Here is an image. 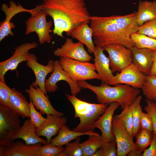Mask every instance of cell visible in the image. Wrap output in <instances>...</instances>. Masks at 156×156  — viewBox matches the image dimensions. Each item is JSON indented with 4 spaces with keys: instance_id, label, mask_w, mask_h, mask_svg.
<instances>
[{
    "instance_id": "16",
    "label": "cell",
    "mask_w": 156,
    "mask_h": 156,
    "mask_svg": "<svg viewBox=\"0 0 156 156\" xmlns=\"http://www.w3.org/2000/svg\"><path fill=\"white\" fill-rule=\"evenodd\" d=\"M120 106L118 102L111 103L107 107L104 113L94 123V127L98 128L101 130V136L105 142L115 141L112 132V121L114 112Z\"/></svg>"
},
{
    "instance_id": "44",
    "label": "cell",
    "mask_w": 156,
    "mask_h": 156,
    "mask_svg": "<svg viewBox=\"0 0 156 156\" xmlns=\"http://www.w3.org/2000/svg\"><path fill=\"white\" fill-rule=\"evenodd\" d=\"M128 156H142V153H140L136 150H133L130 151L128 154Z\"/></svg>"
},
{
    "instance_id": "4",
    "label": "cell",
    "mask_w": 156,
    "mask_h": 156,
    "mask_svg": "<svg viewBox=\"0 0 156 156\" xmlns=\"http://www.w3.org/2000/svg\"><path fill=\"white\" fill-rule=\"evenodd\" d=\"M65 95L74 108L75 117L79 118L80 120L77 127L72 130L79 132L94 131V122L104 113L108 105L88 103L71 94Z\"/></svg>"
},
{
    "instance_id": "3",
    "label": "cell",
    "mask_w": 156,
    "mask_h": 156,
    "mask_svg": "<svg viewBox=\"0 0 156 156\" xmlns=\"http://www.w3.org/2000/svg\"><path fill=\"white\" fill-rule=\"evenodd\" d=\"M90 20L93 42L96 46L103 47L108 44L116 43L130 49L135 46L130 37L120 29L111 16H91Z\"/></svg>"
},
{
    "instance_id": "26",
    "label": "cell",
    "mask_w": 156,
    "mask_h": 156,
    "mask_svg": "<svg viewBox=\"0 0 156 156\" xmlns=\"http://www.w3.org/2000/svg\"><path fill=\"white\" fill-rule=\"evenodd\" d=\"M156 19V1H140L137 12V22L138 26L145 22Z\"/></svg>"
},
{
    "instance_id": "36",
    "label": "cell",
    "mask_w": 156,
    "mask_h": 156,
    "mask_svg": "<svg viewBox=\"0 0 156 156\" xmlns=\"http://www.w3.org/2000/svg\"><path fill=\"white\" fill-rule=\"evenodd\" d=\"M135 33L144 34L156 39V19L147 21L138 26Z\"/></svg>"
},
{
    "instance_id": "28",
    "label": "cell",
    "mask_w": 156,
    "mask_h": 156,
    "mask_svg": "<svg viewBox=\"0 0 156 156\" xmlns=\"http://www.w3.org/2000/svg\"><path fill=\"white\" fill-rule=\"evenodd\" d=\"M104 142L103 139L99 134L89 135L88 140L81 143L83 156H92Z\"/></svg>"
},
{
    "instance_id": "35",
    "label": "cell",
    "mask_w": 156,
    "mask_h": 156,
    "mask_svg": "<svg viewBox=\"0 0 156 156\" xmlns=\"http://www.w3.org/2000/svg\"><path fill=\"white\" fill-rule=\"evenodd\" d=\"M116 141L110 142H105L92 156H116Z\"/></svg>"
},
{
    "instance_id": "34",
    "label": "cell",
    "mask_w": 156,
    "mask_h": 156,
    "mask_svg": "<svg viewBox=\"0 0 156 156\" xmlns=\"http://www.w3.org/2000/svg\"><path fill=\"white\" fill-rule=\"evenodd\" d=\"M115 115L123 123L129 135L133 137V119L132 112L130 106L123 109L119 114Z\"/></svg>"
},
{
    "instance_id": "10",
    "label": "cell",
    "mask_w": 156,
    "mask_h": 156,
    "mask_svg": "<svg viewBox=\"0 0 156 156\" xmlns=\"http://www.w3.org/2000/svg\"><path fill=\"white\" fill-rule=\"evenodd\" d=\"M112 132L115 139L117 156H126L130 151L135 149L133 137L129 135L123 123L115 115L112 119Z\"/></svg>"
},
{
    "instance_id": "2",
    "label": "cell",
    "mask_w": 156,
    "mask_h": 156,
    "mask_svg": "<svg viewBox=\"0 0 156 156\" xmlns=\"http://www.w3.org/2000/svg\"><path fill=\"white\" fill-rule=\"evenodd\" d=\"M81 88H87L92 91L96 95L100 103L107 105L117 102L122 110L129 107L140 95V90L125 84H119L111 86L104 82L100 86L90 84L85 81H78Z\"/></svg>"
},
{
    "instance_id": "42",
    "label": "cell",
    "mask_w": 156,
    "mask_h": 156,
    "mask_svg": "<svg viewBox=\"0 0 156 156\" xmlns=\"http://www.w3.org/2000/svg\"><path fill=\"white\" fill-rule=\"evenodd\" d=\"M142 156H156V134L153 133L152 140L149 147L146 149Z\"/></svg>"
},
{
    "instance_id": "18",
    "label": "cell",
    "mask_w": 156,
    "mask_h": 156,
    "mask_svg": "<svg viewBox=\"0 0 156 156\" xmlns=\"http://www.w3.org/2000/svg\"><path fill=\"white\" fill-rule=\"evenodd\" d=\"M43 144H27L17 141L7 147L0 146V156H40V149Z\"/></svg>"
},
{
    "instance_id": "11",
    "label": "cell",
    "mask_w": 156,
    "mask_h": 156,
    "mask_svg": "<svg viewBox=\"0 0 156 156\" xmlns=\"http://www.w3.org/2000/svg\"><path fill=\"white\" fill-rule=\"evenodd\" d=\"M54 69L52 73L47 79H46L44 87L47 92H54L58 88L57 82L61 80L66 81L69 84L71 94L76 96L81 90V88L78 82L72 79L63 69L59 61H54Z\"/></svg>"
},
{
    "instance_id": "14",
    "label": "cell",
    "mask_w": 156,
    "mask_h": 156,
    "mask_svg": "<svg viewBox=\"0 0 156 156\" xmlns=\"http://www.w3.org/2000/svg\"><path fill=\"white\" fill-rule=\"evenodd\" d=\"M54 55L60 57L72 59L79 61H90L92 57L85 49L83 44L80 42H74L72 40L67 38L63 45L53 51Z\"/></svg>"
},
{
    "instance_id": "20",
    "label": "cell",
    "mask_w": 156,
    "mask_h": 156,
    "mask_svg": "<svg viewBox=\"0 0 156 156\" xmlns=\"http://www.w3.org/2000/svg\"><path fill=\"white\" fill-rule=\"evenodd\" d=\"M131 49L132 63L143 73L148 75L153 63L154 51L148 49L138 48L135 46Z\"/></svg>"
},
{
    "instance_id": "23",
    "label": "cell",
    "mask_w": 156,
    "mask_h": 156,
    "mask_svg": "<svg viewBox=\"0 0 156 156\" xmlns=\"http://www.w3.org/2000/svg\"><path fill=\"white\" fill-rule=\"evenodd\" d=\"M88 23L83 22L67 35L85 44L90 54L94 53L96 47L93 39V31Z\"/></svg>"
},
{
    "instance_id": "17",
    "label": "cell",
    "mask_w": 156,
    "mask_h": 156,
    "mask_svg": "<svg viewBox=\"0 0 156 156\" xmlns=\"http://www.w3.org/2000/svg\"><path fill=\"white\" fill-rule=\"evenodd\" d=\"M25 91L29 94L36 109L39 110L42 114L64 116L63 113L57 111L53 107L48 96L38 87L35 88L30 85L29 88L25 89Z\"/></svg>"
},
{
    "instance_id": "8",
    "label": "cell",
    "mask_w": 156,
    "mask_h": 156,
    "mask_svg": "<svg viewBox=\"0 0 156 156\" xmlns=\"http://www.w3.org/2000/svg\"><path fill=\"white\" fill-rule=\"evenodd\" d=\"M47 16L46 12L42 10L35 16H31L25 22L26 26L25 34L27 35L34 32L38 38L40 44L45 42L49 43L52 38L50 33L53 22L52 21L47 22L46 19Z\"/></svg>"
},
{
    "instance_id": "21",
    "label": "cell",
    "mask_w": 156,
    "mask_h": 156,
    "mask_svg": "<svg viewBox=\"0 0 156 156\" xmlns=\"http://www.w3.org/2000/svg\"><path fill=\"white\" fill-rule=\"evenodd\" d=\"M105 50L103 47H96L94 53V65L96 71L98 72L100 80L108 84L114 75L110 67L109 59L103 53Z\"/></svg>"
},
{
    "instance_id": "37",
    "label": "cell",
    "mask_w": 156,
    "mask_h": 156,
    "mask_svg": "<svg viewBox=\"0 0 156 156\" xmlns=\"http://www.w3.org/2000/svg\"><path fill=\"white\" fill-rule=\"evenodd\" d=\"M29 107L30 119L37 129H40L44 124L46 118L43 117L42 114L37 111L33 105L31 100L30 99Z\"/></svg>"
},
{
    "instance_id": "39",
    "label": "cell",
    "mask_w": 156,
    "mask_h": 156,
    "mask_svg": "<svg viewBox=\"0 0 156 156\" xmlns=\"http://www.w3.org/2000/svg\"><path fill=\"white\" fill-rule=\"evenodd\" d=\"M146 105L144 109L150 116L152 121L153 133L156 134V103L154 101L146 99Z\"/></svg>"
},
{
    "instance_id": "24",
    "label": "cell",
    "mask_w": 156,
    "mask_h": 156,
    "mask_svg": "<svg viewBox=\"0 0 156 156\" xmlns=\"http://www.w3.org/2000/svg\"><path fill=\"white\" fill-rule=\"evenodd\" d=\"M9 99L8 105L23 118H30L29 103L25 96L14 88Z\"/></svg>"
},
{
    "instance_id": "33",
    "label": "cell",
    "mask_w": 156,
    "mask_h": 156,
    "mask_svg": "<svg viewBox=\"0 0 156 156\" xmlns=\"http://www.w3.org/2000/svg\"><path fill=\"white\" fill-rule=\"evenodd\" d=\"M81 143L80 138L77 137L74 142L66 145L58 156H83Z\"/></svg>"
},
{
    "instance_id": "22",
    "label": "cell",
    "mask_w": 156,
    "mask_h": 156,
    "mask_svg": "<svg viewBox=\"0 0 156 156\" xmlns=\"http://www.w3.org/2000/svg\"><path fill=\"white\" fill-rule=\"evenodd\" d=\"M13 140L21 139L27 144H33L42 143L47 144V140L38 136L36 133V128L30 119L24 121L22 126L12 138Z\"/></svg>"
},
{
    "instance_id": "19",
    "label": "cell",
    "mask_w": 156,
    "mask_h": 156,
    "mask_svg": "<svg viewBox=\"0 0 156 156\" xmlns=\"http://www.w3.org/2000/svg\"><path fill=\"white\" fill-rule=\"evenodd\" d=\"M67 122L64 116H58L53 115H47L45 121L40 128H36V133L39 137L44 136L49 143L51 138L57 134L60 129Z\"/></svg>"
},
{
    "instance_id": "30",
    "label": "cell",
    "mask_w": 156,
    "mask_h": 156,
    "mask_svg": "<svg viewBox=\"0 0 156 156\" xmlns=\"http://www.w3.org/2000/svg\"><path fill=\"white\" fill-rule=\"evenodd\" d=\"M135 46L140 49H148L156 51V39L144 34L133 33L130 36Z\"/></svg>"
},
{
    "instance_id": "1",
    "label": "cell",
    "mask_w": 156,
    "mask_h": 156,
    "mask_svg": "<svg viewBox=\"0 0 156 156\" xmlns=\"http://www.w3.org/2000/svg\"><path fill=\"white\" fill-rule=\"evenodd\" d=\"M42 10L52 18L54 34L64 38L83 22L90 23L91 16L84 0H43Z\"/></svg>"
},
{
    "instance_id": "32",
    "label": "cell",
    "mask_w": 156,
    "mask_h": 156,
    "mask_svg": "<svg viewBox=\"0 0 156 156\" xmlns=\"http://www.w3.org/2000/svg\"><path fill=\"white\" fill-rule=\"evenodd\" d=\"M143 94L150 100L156 101V77L146 75L141 88Z\"/></svg>"
},
{
    "instance_id": "45",
    "label": "cell",
    "mask_w": 156,
    "mask_h": 156,
    "mask_svg": "<svg viewBox=\"0 0 156 156\" xmlns=\"http://www.w3.org/2000/svg\"><path fill=\"white\" fill-rule=\"evenodd\" d=\"M155 103H156V101H155Z\"/></svg>"
},
{
    "instance_id": "38",
    "label": "cell",
    "mask_w": 156,
    "mask_h": 156,
    "mask_svg": "<svg viewBox=\"0 0 156 156\" xmlns=\"http://www.w3.org/2000/svg\"><path fill=\"white\" fill-rule=\"evenodd\" d=\"M64 148L63 146H57L49 143L41 146L40 153V156H58Z\"/></svg>"
},
{
    "instance_id": "13",
    "label": "cell",
    "mask_w": 156,
    "mask_h": 156,
    "mask_svg": "<svg viewBox=\"0 0 156 156\" xmlns=\"http://www.w3.org/2000/svg\"><path fill=\"white\" fill-rule=\"evenodd\" d=\"M146 75L141 72L133 63L122 69L120 73L114 75L109 84L115 86L123 84L138 89H141Z\"/></svg>"
},
{
    "instance_id": "7",
    "label": "cell",
    "mask_w": 156,
    "mask_h": 156,
    "mask_svg": "<svg viewBox=\"0 0 156 156\" xmlns=\"http://www.w3.org/2000/svg\"><path fill=\"white\" fill-rule=\"evenodd\" d=\"M9 3V6L4 3L1 6V10L5 14V18L0 23V42L6 37L14 36V33L11 29L15 28V25L13 22H11V20L15 15L25 12L29 13L31 16H35L42 10L41 5H37L34 8L28 9L24 8L19 3L17 5L13 1H10Z\"/></svg>"
},
{
    "instance_id": "5",
    "label": "cell",
    "mask_w": 156,
    "mask_h": 156,
    "mask_svg": "<svg viewBox=\"0 0 156 156\" xmlns=\"http://www.w3.org/2000/svg\"><path fill=\"white\" fill-rule=\"evenodd\" d=\"M20 116L8 105L0 103V146L12 144V138L21 127Z\"/></svg>"
},
{
    "instance_id": "6",
    "label": "cell",
    "mask_w": 156,
    "mask_h": 156,
    "mask_svg": "<svg viewBox=\"0 0 156 156\" xmlns=\"http://www.w3.org/2000/svg\"><path fill=\"white\" fill-rule=\"evenodd\" d=\"M59 62L63 68L73 80L78 81L93 79L100 80L94 64L72 59L60 57Z\"/></svg>"
},
{
    "instance_id": "29",
    "label": "cell",
    "mask_w": 156,
    "mask_h": 156,
    "mask_svg": "<svg viewBox=\"0 0 156 156\" xmlns=\"http://www.w3.org/2000/svg\"><path fill=\"white\" fill-rule=\"evenodd\" d=\"M142 97L139 95L130 107L132 112L133 119L132 136L135 137L140 131V120L142 108L141 105Z\"/></svg>"
},
{
    "instance_id": "12",
    "label": "cell",
    "mask_w": 156,
    "mask_h": 156,
    "mask_svg": "<svg viewBox=\"0 0 156 156\" xmlns=\"http://www.w3.org/2000/svg\"><path fill=\"white\" fill-rule=\"evenodd\" d=\"M38 45L37 43L34 42L24 43L18 46L10 58L0 62V80L5 81L4 75L7 71L14 70L19 63L24 61L26 62L29 51L37 48Z\"/></svg>"
},
{
    "instance_id": "41",
    "label": "cell",
    "mask_w": 156,
    "mask_h": 156,
    "mask_svg": "<svg viewBox=\"0 0 156 156\" xmlns=\"http://www.w3.org/2000/svg\"><path fill=\"white\" fill-rule=\"evenodd\" d=\"M140 125V129H145L152 132L153 131L151 120L146 113L142 112L141 114Z\"/></svg>"
},
{
    "instance_id": "43",
    "label": "cell",
    "mask_w": 156,
    "mask_h": 156,
    "mask_svg": "<svg viewBox=\"0 0 156 156\" xmlns=\"http://www.w3.org/2000/svg\"><path fill=\"white\" fill-rule=\"evenodd\" d=\"M149 75L156 77V51H154L153 63Z\"/></svg>"
},
{
    "instance_id": "15",
    "label": "cell",
    "mask_w": 156,
    "mask_h": 156,
    "mask_svg": "<svg viewBox=\"0 0 156 156\" xmlns=\"http://www.w3.org/2000/svg\"><path fill=\"white\" fill-rule=\"evenodd\" d=\"M54 61L49 60L47 64L44 66L37 62V59L34 54L29 53L26 65L33 71L36 77L35 81L31 85L36 88L38 87L47 96L44 87L46 78L49 73L52 72L54 69Z\"/></svg>"
},
{
    "instance_id": "40",
    "label": "cell",
    "mask_w": 156,
    "mask_h": 156,
    "mask_svg": "<svg viewBox=\"0 0 156 156\" xmlns=\"http://www.w3.org/2000/svg\"><path fill=\"white\" fill-rule=\"evenodd\" d=\"M12 91L6 84L5 81L0 80V103L8 105Z\"/></svg>"
},
{
    "instance_id": "25",
    "label": "cell",
    "mask_w": 156,
    "mask_h": 156,
    "mask_svg": "<svg viewBox=\"0 0 156 156\" xmlns=\"http://www.w3.org/2000/svg\"><path fill=\"white\" fill-rule=\"evenodd\" d=\"M98 134L94 131L79 132L73 130H71L68 127L65 125L59 131L57 135L51 139L49 143L54 145L62 147L66 145L70 142L79 136Z\"/></svg>"
},
{
    "instance_id": "31",
    "label": "cell",
    "mask_w": 156,
    "mask_h": 156,
    "mask_svg": "<svg viewBox=\"0 0 156 156\" xmlns=\"http://www.w3.org/2000/svg\"><path fill=\"white\" fill-rule=\"evenodd\" d=\"M153 132L145 129H140L136 136L134 145L135 150L140 153L150 145L152 138Z\"/></svg>"
},
{
    "instance_id": "9",
    "label": "cell",
    "mask_w": 156,
    "mask_h": 156,
    "mask_svg": "<svg viewBox=\"0 0 156 156\" xmlns=\"http://www.w3.org/2000/svg\"><path fill=\"white\" fill-rule=\"evenodd\" d=\"M103 48L109 55L110 67L112 72H120L132 63L131 49L118 44L106 45Z\"/></svg>"
},
{
    "instance_id": "27",
    "label": "cell",
    "mask_w": 156,
    "mask_h": 156,
    "mask_svg": "<svg viewBox=\"0 0 156 156\" xmlns=\"http://www.w3.org/2000/svg\"><path fill=\"white\" fill-rule=\"evenodd\" d=\"M111 16L120 29L128 36L130 37L133 33L136 32L138 27L137 22V12L125 15Z\"/></svg>"
}]
</instances>
